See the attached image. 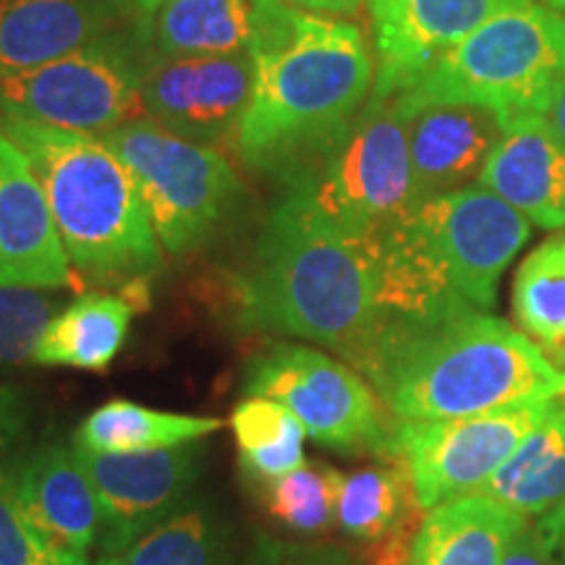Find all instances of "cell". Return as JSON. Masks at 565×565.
I'll list each match as a JSON object with an SVG mask.
<instances>
[{"instance_id":"484cf974","label":"cell","mask_w":565,"mask_h":565,"mask_svg":"<svg viewBox=\"0 0 565 565\" xmlns=\"http://www.w3.org/2000/svg\"><path fill=\"white\" fill-rule=\"evenodd\" d=\"M121 565H233L231 529L207 500H186L129 550Z\"/></svg>"},{"instance_id":"277c9868","label":"cell","mask_w":565,"mask_h":565,"mask_svg":"<svg viewBox=\"0 0 565 565\" xmlns=\"http://www.w3.org/2000/svg\"><path fill=\"white\" fill-rule=\"evenodd\" d=\"M6 137L30 160L76 275L100 286L152 278L160 238L137 181L92 134L3 116Z\"/></svg>"},{"instance_id":"f35d334b","label":"cell","mask_w":565,"mask_h":565,"mask_svg":"<svg viewBox=\"0 0 565 565\" xmlns=\"http://www.w3.org/2000/svg\"><path fill=\"white\" fill-rule=\"evenodd\" d=\"M137 3H139L141 11H150V9H154V6L168 3V0H137Z\"/></svg>"},{"instance_id":"d4e9b609","label":"cell","mask_w":565,"mask_h":565,"mask_svg":"<svg viewBox=\"0 0 565 565\" xmlns=\"http://www.w3.org/2000/svg\"><path fill=\"white\" fill-rule=\"evenodd\" d=\"M223 427L215 416L173 414L116 398L95 408L79 424L74 445L95 454H126V450L171 448V445L204 440Z\"/></svg>"},{"instance_id":"60d3db41","label":"cell","mask_w":565,"mask_h":565,"mask_svg":"<svg viewBox=\"0 0 565 565\" xmlns=\"http://www.w3.org/2000/svg\"><path fill=\"white\" fill-rule=\"evenodd\" d=\"M92 565H121V561H118V555H110V557H103V561H97Z\"/></svg>"},{"instance_id":"8fae6325","label":"cell","mask_w":565,"mask_h":565,"mask_svg":"<svg viewBox=\"0 0 565 565\" xmlns=\"http://www.w3.org/2000/svg\"><path fill=\"white\" fill-rule=\"evenodd\" d=\"M74 450L100 503L97 545L105 557L121 555L179 511L202 477V440L126 454H95L76 445Z\"/></svg>"},{"instance_id":"7c38bea8","label":"cell","mask_w":565,"mask_h":565,"mask_svg":"<svg viewBox=\"0 0 565 565\" xmlns=\"http://www.w3.org/2000/svg\"><path fill=\"white\" fill-rule=\"evenodd\" d=\"M414 217L456 291L475 309H492L500 278L532 236L529 217L482 183L433 196Z\"/></svg>"},{"instance_id":"e0dca14e","label":"cell","mask_w":565,"mask_h":565,"mask_svg":"<svg viewBox=\"0 0 565 565\" xmlns=\"http://www.w3.org/2000/svg\"><path fill=\"white\" fill-rule=\"evenodd\" d=\"M126 17V0H0V76L66 58Z\"/></svg>"},{"instance_id":"2e32d148","label":"cell","mask_w":565,"mask_h":565,"mask_svg":"<svg viewBox=\"0 0 565 565\" xmlns=\"http://www.w3.org/2000/svg\"><path fill=\"white\" fill-rule=\"evenodd\" d=\"M401 118L419 204L479 181L505 131L498 113L471 103H429Z\"/></svg>"},{"instance_id":"74e56055","label":"cell","mask_w":565,"mask_h":565,"mask_svg":"<svg viewBox=\"0 0 565 565\" xmlns=\"http://www.w3.org/2000/svg\"><path fill=\"white\" fill-rule=\"evenodd\" d=\"M286 565H345L341 557H335V555H330V553H317V555H307V557H301L299 563H288L286 561Z\"/></svg>"},{"instance_id":"d590c367","label":"cell","mask_w":565,"mask_h":565,"mask_svg":"<svg viewBox=\"0 0 565 565\" xmlns=\"http://www.w3.org/2000/svg\"><path fill=\"white\" fill-rule=\"evenodd\" d=\"M540 116L545 118V124L553 129V134L565 145V79L553 89V95L547 97L545 108L540 110Z\"/></svg>"},{"instance_id":"ffe728a7","label":"cell","mask_w":565,"mask_h":565,"mask_svg":"<svg viewBox=\"0 0 565 565\" xmlns=\"http://www.w3.org/2000/svg\"><path fill=\"white\" fill-rule=\"evenodd\" d=\"M286 0H168L141 11L139 26L154 55L252 53Z\"/></svg>"},{"instance_id":"8992f818","label":"cell","mask_w":565,"mask_h":565,"mask_svg":"<svg viewBox=\"0 0 565 565\" xmlns=\"http://www.w3.org/2000/svg\"><path fill=\"white\" fill-rule=\"evenodd\" d=\"M150 58V45L134 19L66 58L0 76V116L105 134L145 113L141 79Z\"/></svg>"},{"instance_id":"4dcf8cb0","label":"cell","mask_w":565,"mask_h":565,"mask_svg":"<svg viewBox=\"0 0 565 565\" xmlns=\"http://www.w3.org/2000/svg\"><path fill=\"white\" fill-rule=\"evenodd\" d=\"M0 565H87V557L55 547L26 519L17 494V463L0 469Z\"/></svg>"},{"instance_id":"ba28073f","label":"cell","mask_w":565,"mask_h":565,"mask_svg":"<svg viewBox=\"0 0 565 565\" xmlns=\"http://www.w3.org/2000/svg\"><path fill=\"white\" fill-rule=\"evenodd\" d=\"M244 398H273L303 424L317 445L338 454L398 458V424L364 374L299 343H275L244 372Z\"/></svg>"},{"instance_id":"1f68e13d","label":"cell","mask_w":565,"mask_h":565,"mask_svg":"<svg viewBox=\"0 0 565 565\" xmlns=\"http://www.w3.org/2000/svg\"><path fill=\"white\" fill-rule=\"evenodd\" d=\"M30 412H26V401L17 387L0 385V469L11 461V448L24 435Z\"/></svg>"},{"instance_id":"f1b7e54d","label":"cell","mask_w":565,"mask_h":565,"mask_svg":"<svg viewBox=\"0 0 565 565\" xmlns=\"http://www.w3.org/2000/svg\"><path fill=\"white\" fill-rule=\"evenodd\" d=\"M343 477L328 463H301L291 475L265 484L267 511L294 532L320 534L338 521Z\"/></svg>"},{"instance_id":"d6a6232c","label":"cell","mask_w":565,"mask_h":565,"mask_svg":"<svg viewBox=\"0 0 565 565\" xmlns=\"http://www.w3.org/2000/svg\"><path fill=\"white\" fill-rule=\"evenodd\" d=\"M503 565H555V557L550 553L547 540L542 536L540 526L526 524L508 547Z\"/></svg>"},{"instance_id":"f546056e","label":"cell","mask_w":565,"mask_h":565,"mask_svg":"<svg viewBox=\"0 0 565 565\" xmlns=\"http://www.w3.org/2000/svg\"><path fill=\"white\" fill-rule=\"evenodd\" d=\"M63 309V296L47 288L0 286V366L32 362L42 333Z\"/></svg>"},{"instance_id":"ab89813d","label":"cell","mask_w":565,"mask_h":565,"mask_svg":"<svg viewBox=\"0 0 565 565\" xmlns=\"http://www.w3.org/2000/svg\"><path fill=\"white\" fill-rule=\"evenodd\" d=\"M542 3L550 6V9H555V11H565V0H542Z\"/></svg>"},{"instance_id":"52a82bcc","label":"cell","mask_w":565,"mask_h":565,"mask_svg":"<svg viewBox=\"0 0 565 565\" xmlns=\"http://www.w3.org/2000/svg\"><path fill=\"white\" fill-rule=\"evenodd\" d=\"M137 181L162 249L173 257L215 236L242 194V181L215 147L196 145L147 118L97 137Z\"/></svg>"},{"instance_id":"83f0119b","label":"cell","mask_w":565,"mask_h":565,"mask_svg":"<svg viewBox=\"0 0 565 565\" xmlns=\"http://www.w3.org/2000/svg\"><path fill=\"white\" fill-rule=\"evenodd\" d=\"M416 508L422 505L416 500L406 463L393 458V463L387 466H372L343 477L338 526L353 540L372 545Z\"/></svg>"},{"instance_id":"3957f363","label":"cell","mask_w":565,"mask_h":565,"mask_svg":"<svg viewBox=\"0 0 565 565\" xmlns=\"http://www.w3.org/2000/svg\"><path fill=\"white\" fill-rule=\"evenodd\" d=\"M364 377L401 422L463 419L565 393V370L475 307L385 341Z\"/></svg>"},{"instance_id":"44dd1931","label":"cell","mask_w":565,"mask_h":565,"mask_svg":"<svg viewBox=\"0 0 565 565\" xmlns=\"http://www.w3.org/2000/svg\"><path fill=\"white\" fill-rule=\"evenodd\" d=\"M526 515L482 492H466L429 508L408 565H503Z\"/></svg>"},{"instance_id":"5bb4252c","label":"cell","mask_w":565,"mask_h":565,"mask_svg":"<svg viewBox=\"0 0 565 565\" xmlns=\"http://www.w3.org/2000/svg\"><path fill=\"white\" fill-rule=\"evenodd\" d=\"M524 0H370L372 97L395 100L494 13Z\"/></svg>"},{"instance_id":"9c48e42d","label":"cell","mask_w":565,"mask_h":565,"mask_svg":"<svg viewBox=\"0 0 565 565\" xmlns=\"http://www.w3.org/2000/svg\"><path fill=\"white\" fill-rule=\"evenodd\" d=\"M301 181L324 215L353 242L412 215L419 200L406 121L393 100L370 97L343 137Z\"/></svg>"},{"instance_id":"7a4b0ae2","label":"cell","mask_w":565,"mask_h":565,"mask_svg":"<svg viewBox=\"0 0 565 565\" xmlns=\"http://www.w3.org/2000/svg\"><path fill=\"white\" fill-rule=\"evenodd\" d=\"M244 328L301 338L364 372L380 338L364 249L324 215L303 181L267 215L249 267L236 280Z\"/></svg>"},{"instance_id":"5b68a950","label":"cell","mask_w":565,"mask_h":565,"mask_svg":"<svg viewBox=\"0 0 565 565\" xmlns=\"http://www.w3.org/2000/svg\"><path fill=\"white\" fill-rule=\"evenodd\" d=\"M563 79L565 13L524 0L484 21L393 105L404 116L429 103H471L508 124L540 113Z\"/></svg>"},{"instance_id":"4316f807","label":"cell","mask_w":565,"mask_h":565,"mask_svg":"<svg viewBox=\"0 0 565 565\" xmlns=\"http://www.w3.org/2000/svg\"><path fill=\"white\" fill-rule=\"evenodd\" d=\"M238 461L252 482H273L303 463L307 429L273 398H242L231 414Z\"/></svg>"},{"instance_id":"6da1fadb","label":"cell","mask_w":565,"mask_h":565,"mask_svg":"<svg viewBox=\"0 0 565 565\" xmlns=\"http://www.w3.org/2000/svg\"><path fill=\"white\" fill-rule=\"evenodd\" d=\"M252 55V100L233 145L254 171L296 183L370 103L372 53L353 21L286 3Z\"/></svg>"},{"instance_id":"8d00e7d4","label":"cell","mask_w":565,"mask_h":565,"mask_svg":"<svg viewBox=\"0 0 565 565\" xmlns=\"http://www.w3.org/2000/svg\"><path fill=\"white\" fill-rule=\"evenodd\" d=\"M246 565H286V553H282L275 542L259 540L257 545H254Z\"/></svg>"},{"instance_id":"836d02e7","label":"cell","mask_w":565,"mask_h":565,"mask_svg":"<svg viewBox=\"0 0 565 565\" xmlns=\"http://www.w3.org/2000/svg\"><path fill=\"white\" fill-rule=\"evenodd\" d=\"M542 536L547 540L550 553L555 557V565H565V503H561L555 511H550L536 521Z\"/></svg>"},{"instance_id":"ac0fdd59","label":"cell","mask_w":565,"mask_h":565,"mask_svg":"<svg viewBox=\"0 0 565 565\" xmlns=\"http://www.w3.org/2000/svg\"><path fill=\"white\" fill-rule=\"evenodd\" d=\"M479 183L529 223L547 231L565 228V145L540 113H524L505 124Z\"/></svg>"},{"instance_id":"d6986e66","label":"cell","mask_w":565,"mask_h":565,"mask_svg":"<svg viewBox=\"0 0 565 565\" xmlns=\"http://www.w3.org/2000/svg\"><path fill=\"white\" fill-rule=\"evenodd\" d=\"M17 463V494L26 519L55 547L87 557L100 536V503L74 448L47 443Z\"/></svg>"},{"instance_id":"9a60e30c","label":"cell","mask_w":565,"mask_h":565,"mask_svg":"<svg viewBox=\"0 0 565 565\" xmlns=\"http://www.w3.org/2000/svg\"><path fill=\"white\" fill-rule=\"evenodd\" d=\"M0 282L26 288L74 286V267L55 228L45 189L26 154L0 129Z\"/></svg>"},{"instance_id":"7402d4cb","label":"cell","mask_w":565,"mask_h":565,"mask_svg":"<svg viewBox=\"0 0 565 565\" xmlns=\"http://www.w3.org/2000/svg\"><path fill=\"white\" fill-rule=\"evenodd\" d=\"M477 492L521 515H545L565 503V393Z\"/></svg>"},{"instance_id":"603a6c76","label":"cell","mask_w":565,"mask_h":565,"mask_svg":"<svg viewBox=\"0 0 565 565\" xmlns=\"http://www.w3.org/2000/svg\"><path fill=\"white\" fill-rule=\"evenodd\" d=\"M137 315L124 296L87 294L66 303L42 333L32 362L105 372L118 356Z\"/></svg>"},{"instance_id":"e575fe53","label":"cell","mask_w":565,"mask_h":565,"mask_svg":"<svg viewBox=\"0 0 565 565\" xmlns=\"http://www.w3.org/2000/svg\"><path fill=\"white\" fill-rule=\"evenodd\" d=\"M288 6L301 11L312 13H330V17H353V13L362 11L364 3L370 0H286Z\"/></svg>"},{"instance_id":"30bf717a","label":"cell","mask_w":565,"mask_h":565,"mask_svg":"<svg viewBox=\"0 0 565 565\" xmlns=\"http://www.w3.org/2000/svg\"><path fill=\"white\" fill-rule=\"evenodd\" d=\"M553 401L515 404L463 419L401 422L398 458L406 463L424 511L477 492L545 419Z\"/></svg>"},{"instance_id":"b9f144b4","label":"cell","mask_w":565,"mask_h":565,"mask_svg":"<svg viewBox=\"0 0 565 565\" xmlns=\"http://www.w3.org/2000/svg\"><path fill=\"white\" fill-rule=\"evenodd\" d=\"M0 286H3V282H0Z\"/></svg>"},{"instance_id":"cb8c5ba5","label":"cell","mask_w":565,"mask_h":565,"mask_svg":"<svg viewBox=\"0 0 565 565\" xmlns=\"http://www.w3.org/2000/svg\"><path fill=\"white\" fill-rule=\"evenodd\" d=\"M511 309L521 333L565 370V231L545 238L519 265Z\"/></svg>"},{"instance_id":"4fadbf2b","label":"cell","mask_w":565,"mask_h":565,"mask_svg":"<svg viewBox=\"0 0 565 565\" xmlns=\"http://www.w3.org/2000/svg\"><path fill=\"white\" fill-rule=\"evenodd\" d=\"M254 89V55H154L141 79V110L196 145L236 139Z\"/></svg>"}]
</instances>
